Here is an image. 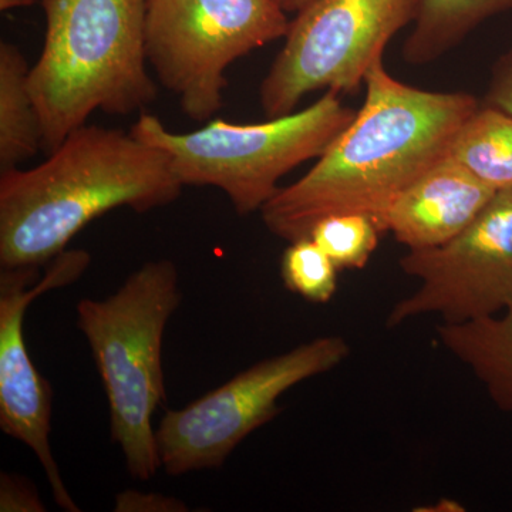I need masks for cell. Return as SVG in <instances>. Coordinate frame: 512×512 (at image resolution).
<instances>
[{"label":"cell","mask_w":512,"mask_h":512,"mask_svg":"<svg viewBox=\"0 0 512 512\" xmlns=\"http://www.w3.org/2000/svg\"><path fill=\"white\" fill-rule=\"evenodd\" d=\"M183 188L160 148L84 124L45 163L0 173V268H42L101 215L167 207Z\"/></svg>","instance_id":"obj_2"},{"label":"cell","mask_w":512,"mask_h":512,"mask_svg":"<svg viewBox=\"0 0 512 512\" xmlns=\"http://www.w3.org/2000/svg\"><path fill=\"white\" fill-rule=\"evenodd\" d=\"M0 511L45 512L46 505L40 500L35 485L18 474H0Z\"/></svg>","instance_id":"obj_18"},{"label":"cell","mask_w":512,"mask_h":512,"mask_svg":"<svg viewBox=\"0 0 512 512\" xmlns=\"http://www.w3.org/2000/svg\"><path fill=\"white\" fill-rule=\"evenodd\" d=\"M495 194L444 156L396 198L386 232L409 251L440 247L470 227Z\"/></svg>","instance_id":"obj_11"},{"label":"cell","mask_w":512,"mask_h":512,"mask_svg":"<svg viewBox=\"0 0 512 512\" xmlns=\"http://www.w3.org/2000/svg\"><path fill=\"white\" fill-rule=\"evenodd\" d=\"M92 264L84 249H66L46 265L0 268V429L28 446L42 464L56 504L80 512L64 484L50 446L53 390L30 359L25 340L29 306L46 292L82 278Z\"/></svg>","instance_id":"obj_10"},{"label":"cell","mask_w":512,"mask_h":512,"mask_svg":"<svg viewBox=\"0 0 512 512\" xmlns=\"http://www.w3.org/2000/svg\"><path fill=\"white\" fill-rule=\"evenodd\" d=\"M42 53L30 67L43 151H55L94 111L130 116L157 97L147 69L148 0H37Z\"/></svg>","instance_id":"obj_3"},{"label":"cell","mask_w":512,"mask_h":512,"mask_svg":"<svg viewBox=\"0 0 512 512\" xmlns=\"http://www.w3.org/2000/svg\"><path fill=\"white\" fill-rule=\"evenodd\" d=\"M485 104L497 107L512 116V52L498 64Z\"/></svg>","instance_id":"obj_20"},{"label":"cell","mask_w":512,"mask_h":512,"mask_svg":"<svg viewBox=\"0 0 512 512\" xmlns=\"http://www.w3.org/2000/svg\"><path fill=\"white\" fill-rule=\"evenodd\" d=\"M399 264L420 284L393 306L389 329L429 315L441 323H466L507 311L512 306V190L498 191L456 238L409 251Z\"/></svg>","instance_id":"obj_9"},{"label":"cell","mask_w":512,"mask_h":512,"mask_svg":"<svg viewBox=\"0 0 512 512\" xmlns=\"http://www.w3.org/2000/svg\"><path fill=\"white\" fill-rule=\"evenodd\" d=\"M275 0H148L146 55L158 82L192 121L224 107L227 70L288 33Z\"/></svg>","instance_id":"obj_6"},{"label":"cell","mask_w":512,"mask_h":512,"mask_svg":"<svg viewBox=\"0 0 512 512\" xmlns=\"http://www.w3.org/2000/svg\"><path fill=\"white\" fill-rule=\"evenodd\" d=\"M512 10V0H420L404 62L429 64L460 45L485 20Z\"/></svg>","instance_id":"obj_14"},{"label":"cell","mask_w":512,"mask_h":512,"mask_svg":"<svg viewBox=\"0 0 512 512\" xmlns=\"http://www.w3.org/2000/svg\"><path fill=\"white\" fill-rule=\"evenodd\" d=\"M380 234L383 232L367 215L336 214L316 222L309 238L339 271H345L365 268L379 245Z\"/></svg>","instance_id":"obj_16"},{"label":"cell","mask_w":512,"mask_h":512,"mask_svg":"<svg viewBox=\"0 0 512 512\" xmlns=\"http://www.w3.org/2000/svg\"><path fill=\"white\" fill-rule=\"evenodd\" d=\"M181 299L177 266L158 259L140 266L113 295L76 306L77 328L109 400L111 440L137 480H151L161 468L153 417L165 400V328Z\"/></svg>","instance_id":"obj_4"},{"label":"cell","mask_w":512,"mask_h":512,"mask_svg":"<svg viewBox=\"0 0 512 512\" xmlns=\"http://www.w3.org/2000/svg\"><path fill=\"white\" fill-rule=\"evenodd\" d=\"M350 356L338 335L319 336L238 373L183 409L168 410L156 429L161 467L168 476L220 468L249 434L281 413L292 387L332 372Z\"/></svg>","instance_id":"obj_8"},{"label":"cell","mask_w":512,"mask_h":512,"mask_svg":"<svg viewBox=\"0 0 512 512\" xmlns=\"http://www.w3.org/2000/svg\"><path fill=\"white\" fill-rule=\"evenodd\" d=\"M339 269L311 238L289 242L281 259V276L289 292L311 303H328L338 291Z\"/></svg>","instance_id":"obj_17"},{"label":"cell","mask_w":512,"mask_h":512,"mask_svg":"<svg viewBox=\"0 0 512 512\" xmlns=\"http://www.w3.org/2000/svg\"><path fill=\"white\" fill-rule=\"evenodd\" d=\"M437 339L477 377L503 412H512V306L490 318L440 323Z\"/></svg>","instance_id":"obj_12"},{"label":"cell","mask_w":512,"mask_h":512,"mask_svg":"<svg viewBox=\"0 0 512 512\" xmlns=\"http://www.w3.org/2000/svg\"><path fill=\"white\" fill-rule=\"evenodd\" d=\"M275 2L278 3L286 13L296 15V13L301 12L302 9L311 5L315 0H275Z\"/></svg>","instance_id":"obj_21"},{"label":"cell","mask_w":512,"mask_h":512,"mask_svg":"<svg viewBox=\"0 0 512 512\" xmlns=\"http://www.w3.org/2000/svg\"><path fill=\"white\" fill-rule=\"evenodd\" d=\"M30 67L18 46L0 43V173L43 150L42 126L29 89Z\"/></svg>","instance_id":"obj_13"},{"label":"cell","mask_w":512,"mask_h":512,"mask_svg":"<svg viewBox=\"0 0 512 512\" xmlns=\"http://www.w3.org/2000/svg\"><path fill=\"white\" fill-rule=\"evenodd\" d=\"M355 116L339 93L326 92L308 109L265 123L215 119L200 130L174 133L157 116L143 113L130 133L164 151L184 187L217 188L238 215H249L261 212L281 190L286 174L322 156Z\"/></svg>","instance_id":"obj_5"},{"label":"cell","mask_w":512,"mask_h":512,"mask_svg":"<svg viewBox=\"0 0 512 512\" xmlns=\"http://www.w3.org/2000/svg\"><path fill=\"white\" fill-rule=\"evenodd\" d=\"M446 156L491 190H512L511 114L480 104L458 128Z\"/></svg>","instance_id":"obj_15"},{"label":"cell","mask_w":512,"mask_h":512,"mask_svg":"<svg viewBox=\"0 0 512 512\" xmlns=\"http://www.w3.org/2000/svg\"><path fill=\"white\" fill-rule=\"evenodd\" d=\"M36 2L37 0H0V9H2V12H6V10L33 5Z\"/></svg>","instance_id":"obj_22"},{"label":"cell","mask_w":512,"mask_h":512,"mask_svg":"<svg viewBox=\"0 0 512 512\" xmlns=\"http://www.w3.org/2000/svg\"><path fill=\"white\" fill-rule=\"evenodd\" d=\"M362 109L302 178L261 210L266 229L293 242L336 214H363L386 232L396 198L446 156L480 107L468 93L427 92L394 79L383 60L369 70Z\"/></svg>","instance_id":"obj_1"},{"label":"cell","mask_w":512,"mask_h":512,"mask_svg":"<svg viewBox=\"0 0 512 512\" xmlns=\"http://www.w3.org/2000/svg\"><path fill=\"white\" fill-rule=\"evenodd\" d=\"M419 2L315 0L296 13L259 89L266 116L291 114L320 90L356 93L390 40L414 22Z\"/></svg>","instance_id":"obj_7"},{"label":"cell","mask_w":512,"mask_h":512,"mask_svg":"<svg viewBox=\"0 0 512 512\" xmlns=\"http://www.w3.org/2000/svg\"><path fill=\"white\" fill-rule=\"evenodd\" d=\"M116 512H187L188 505L180 498L160 493L124 490L114 500Z\"/></svg>","instance_id":"obj_19"}]
</instances>
